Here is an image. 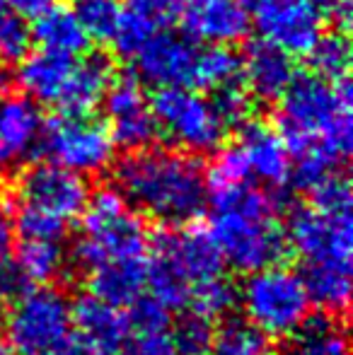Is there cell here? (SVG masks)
Returning a JSON list of instances; mask_svg holds the SVG:
<instances>
[{"label":"cell","mask_w":353,"mask_h":355,"mask_svg":"<svg viewBox=\"0 0 353 355\" xmlns=\"http://www.w3.org/2000/svg\"><path fill=\"white\" fill-rule=\"evenodd\" d=\"M5 85H8V73H5L3 63H0V92L5 89Z\"/></svg>","instance_id":"60d3db41"},{"label":"cell","mask_w":353,"mask_h":355,"mask_svg":"<svg viewBox=\"0 0 353 355\" xmlns=\"http://www.w3.org/2000/svg\"><path fill=\"white\" fill-rule=\"evenodd\" d=\"M157 136L189 155L213 153L223 145L227 128L208 97L189 87H160L150 99Z\"/></svg>","instance_id":"7c38bea8"},{"label":"cell","mask_w":353,"mask_h":355,"mask_svg":"<svg viewBox=\"0 0 353 355\" xmlns=\"http://www.w3.org/2000/svg\"><path fill=\"white\" fill-rule=\"evenodd\" d=\"M24 19H37L39 15H44L49 8L58 3V0H8Z\"/></svg>","instance_id":"d590c367"},{"label":"cell","mask_w":353,"mask_h":355,"mask_svg":"<svg viewBox=\"0 0 353 355\" xmlns=\"http://www.w3.org/2000/svg\"><path fill=\"white\" fill-rule=\"evenodd\" d=\"M286 355H349V338L334 317H307Z\"/></svg>","instance_id":"603a6c76"},{"label":"cell","mask_w":353,"mask_h":355,"mask_svg":"<svg viewBox=\"0 0 353 355\" xmlns=\"http://www.w3.org/2000/svg\"><path fill=\"white\" fill-rule=\"evenodd\" d=\"M310 5H315L317 10H320L322 15H329L332 10H334V5L339 3V0H307Z\"/></svg>","instance_id":"f35d334b"},{"label":"cell","mask_w":353,"mask_h":355,"mask_svg":"<svg viewBox=\"0 0 353 355\" xmlns=\"http://www.w3.org/2000/svg\"><path fill=\"white\" fill-rule=\"evenodd\" d=\"M295 75L291 53L261 39L250 44L245 56H240V80L252 99H259V102H278Z\"/></svg>","instance_id":"d6986e66"},{"label":"cell","mask_w":353,"mask_h":355,"mask_svg":"<svg viewBox=\"0 0 353 355\" xmlns=\"http://www.w3.org/2000/svg\"><path fill=\"white\" fill-rule=\"evenodd\" d=\"M39 150L49 162L87 177L114 162L117 145L107 123L92 114H58L42 126Z\"/></svg>","instance_id":"4fadbf2b"},{"label":"cell","mask_w":353,"mask_h":355,"mask_svg":"<svg viewBox=\"0 0 353 355\" xmlns=\"http://www.w3.org/2000/svg\"><path fill=\"white\" fill-rule=\"evenodd\" d=\"M29 288H34V285L24 276V271L19 268V263L15 261V257L3 254V257H0V300H3L5 304L15 302V300L27 293Z\"/></svg>","instance_id":"e575fe53"},{"label":"cell","mask_w":353,"mask_h":355,"mask_svg":"<svg viewBox=\"0 0 353 355\" xmlns=\"http://www.w3.org/2000/svg\"><path fill=\"white\" fill-rule=\"evenodd\" d=\"M252 27L261 42L291 53L305 56L325 34V15L307 0H252Z\"/></svg>","instance_id":"5bb4252c"},{"label":"cell","mask_w":353,"mask_h":355,"mask_svg":"<svg viewBox=\"0 0 353 355\" xmlns=\"http://www.w3.org/2000/svg\"><path fill=\"white\" fill-rule=\"evenodd\" d=\"M211 232L225 266L240 273L281 263L288 252L276 193L250 182H208Z\"/></svg>","instance_id":"3957f363"},{"label":"cell","mask_w":353,"mask_h":355,"mask_svg":"<svg viewBox=\"0 0 353 355\" xmlns=\"http://www.w3.org/2000/svg\"><path fill=\"white\" fill-rule=\"evenodd\" d=\"M3 317H5V302L0 300V319H3Z\"/></svg>","instance_id":"b9f144b4"},{"label":"cell","mask_w":353,"mask_h":355,"mask_svg":"<svg viewBox=\"0 0 353 355\" xmlns=\"http://www.w3.org/2000/svg\"><path fill=\"white\" fill-rule=\"evenodd\" d=\"M225 276V261L208 227L184 225L160 232L148 249L146 288L157 304L187 309L193 290Z\"/></svg>","instance_id":"8992f818"},{"label":"cell","mask_w":353,"mask_h":355,"mask_svg":"<svg viewBox=\"0 0 353 355\" xmlns=\"http://www.w3.org/2000/svg\"><path fill=\"white\" fill-rule=\"evenodd\" d=\"M245 319L266 338H291L310 317V295L300 273L281 263L247 273L237 290Z\"/></svg>","instance_id":"9c48e42d"},{"label":"cell","mask_w":353,"mask_h":355,"mask_svg":"<svg viewBox=\"0 0 353 355\" xmlns=\"http://www.w3.org/2000/svg\"><path fill=\"white\" fill-rule=\"evenodd\" d=\"M117 355H179L167 329L162 331H131Z\"/></svg>","instance_id":"836d02e7"},{"label":"cell","mask_w":353,"mask_h":355,"mask_svg":"<svg viewBox=\"0 0 353 355\" xmlns=\"http://www.w3.org/2000/svg\"><path fill=\"white\" fill-rule=\"evenodd\" d=\"M211 336H213L211 322L193 312L184 314L170 334L179 355H206L208 346H211Z\"/></svg>","instance_id":"4dcf8cb0"},{"label":"cell","mask_w":353,"mask_h":355,"mask_svg":"<svg viewBox=\"0 0 353 355\" xmlns=\"http://www.w3.org/2000/svg\"><path fill=\"white\" fill-rule=\"evenodd\" d=\"M73 336V302L56 288H29L5 314V341L15 355H56Z\"/></svg>","instance_id":"8fae6325"},{"label":"cell","mask_w":353,"mask_h":355,"mask_svg":"<svg viewBox=\"0 0 353 355\" xmlns=\"http://www.w3.org/2000/svg\"><path fill=\"white\" fill-rule=\"evenodd\" d=\"M153 34V29L148 27L146 22L136 17L133 12H128L126 8H121V15H119V22L112 32V39L109 44L114 46V51L123 58H133V53L146 44V39Z\"/></svg>","instance_id":"d6a6232c"},{"label":"cell","mask_w":353,"mask_h":355,"mask_svg":"<svg viewBox=\"0 0 353 355\" xmlns=\"http://www.w3.org/2000/svg\"><path fill=\"white\" fill-rule=\"evenodd\" d=\"M208 102L216 109L218 119H221L227 131L242 128L245 123H250L252 114H255V99L245 89L242 80H235V83H227L211 89L208 92Z\"/></svg>","instance_id":"4316f807"},{"label":"cell","mask_w":353,"mask_h":355,"mask_svg":"<svg viewBox=\"0 0 353 355\" xmlns=\"http://www.w3.org/2000/svg\"><path fill=\"white\" fill-rule=\"evenodd\" d=\"M32 32L29 24L8 0H0V63H12L27 56Z\"/></svg>","instance_id":"83f0119b"},{"label":"cell","mask_w":353,"mask_h":355,"mask_svg":"<svg viewBox=\"0 0 353 355\" xmlns=\"http://www.w3.org/2000/svg\"><path fill=\"white\" fill-rule=\"evenodd\" d=\"M237 300V290L232 288V283L227 281V276L216 278V281L201 285V288L193 290L191 300H189L187 312H193L203 319H221L225 317L232 309Z\"/></svg>","instance_id":"f1b7e54d"},{"label":"cell","mask_w":353,"mask_h":355,"mask_svg":"<svg viewBox=\"0 0 353 355\" xmlns=\"http://www.w3.org/2000/svg\"><path fill=\"white\" fill-rule=\"evenodd\" d=\"M29 32H32V39L44 51L83 56L89 49V37L85 27L78 19L76 10L66 8V5L56 3L44 15H39L32 27H29Z\"/></svg>","instance_id":"44dd1931"},{"label":"cell","mask_w":353,"mask_h":355,"mask_svg":"<svg viewBox=\"0 0 353 355\" xmlns=\"http://www.w3.org/2000/svg\"><path fill=\"white\" fill-rule=\"evenodd\" d=\"M76 15L89 39L109 42L119 22L121 8H119L117 0H78Z\"/></svg>","instance_id":"f546056e"},{"label":"cell","mask_w":353,"mask_h":355,"mask_svg":"<svg viewBox=\"0 0 353 355\" xmlns=\"http://www.w3.org/2000/svg\"><path fill=\"white\" fill-rule=\"evenodd\" d=\"M196 42L187 34H177L170 29L153 32L141 49L133 53V78L141 85L153 87H189L193 89L196 73Z\"/></svg>","instance_id":"9a60e30c"},{"label":"cell","mask_w":353,"mask_h":355,"mask_svg":"<svg viewBox=\"0 0 353 355\" xmlns=\"http://www.w3.org/2000/svg\"><path fill=\"white\" fill-rule=\"evenodd\" d=\"M17 85L24 97L58 114H89L102 104L109 85L114 83V63L102 53H66L44 51L19 58Z\"/></svg>","instance_id":"52a82bcc"},{"label":"cell","mask_w":353,"mask_h":355,"mask_svg":"<svg viewBox=\"0 0 353 355\" xmlns=\"http://www.w3.org/2000/svg\"><path fill=\"white\" fill-rule=\"evenodd\" d=\"M89 198L87 179L53 162H37L17 179L15 227L22 239L63 242Z\"/></svg>","instance_id":"ba28073f"},{"label":"cell","mask_w":353,"mask_h":355,"mask_svg":"<svg viewBox=\"0 0 353 355\" xmlns=\"http://www.w3.org/2000/svg\"><path fill=\"white\" fill-rule=\"evenodd\" d=\"M307 193L310 203L288 218L286 244L300 261L298 273L310 302L329 314H341L351 300V187L346 177L334 174Z\"/></svg>","instance_id":"7a4b0ae2"},{"label":"cell","mask_w":353,"mask_h":355,"mask_svg":"<svg viewBox=\"0 0 353 355\" xmlns=\"http://www.w3.org/2000/svg\"><path fill=\"white\" fill-rule=\"evenodd\" d=\"M206 355H271L268 338L245 317H227L213 329Z\"/></svg>","instance_id":"cb8c5ba5"},{"label":"cell","mask_w":353,"mask_h":355,"mask_svg":"<svg viewBox=\"0 0 353 355\" xmlns=\"http://www.w3.org/2000/svg\"><path fill=\"white\" fill-rule=\"evenodd\" d=\"M184 34L203 46H235L252 29L242 0H187L182 10Z\"/></svg>","instance_id":"e0dca14e"},{"label":"cell","mask_w":353,"mask_h":355,"mask_svg":"<svg viewBox=\"0 0 353 355\" xmlns=\"http://www.w3.org/2000/svg\"><path fill=\"white\" fill-rule=\"evenodd\" d=\"M80 218L83 230L73 257L87 276L148 263L150 239L146 223L117 187H104L89 193Z\"/></svg>","instance_id":"5b68a950"},{"label":"cell","mask_w":353,"mask_h":355,"mask_svg":"<svg viewBox=\"0 0 353 355\" xmlns=\"http://www.w3.org/2000/svg\"><path fill=\"white\" fill-rule=\"evenodd\" d=\"M0 355H15L12 348H10V343L5 341V336H0Z\"/></svg>","instance_id":"ab89813d"},{"label":"cell","mask_w":353,"mask_h":355,"mask_svg":"<svg viewBox=\"0 0 353 355\" xmlns=\"http://www.w3.org/2000/svg\"><path fill=\"white\" fill-rule=\"evenodd\" d=\"M184 3L187 0H128L126 10L136 15L141 22H146L153 32H160L179 22Z\"/></svg>","instance_id":"1f68e13d"},{"label":"cell","mask_w":353,"mask_h":355,"mask_svg":"<svg viewBox=\"0 0 353 355\" xmlns=\"http://www.w3.org/2000/svg\"><path fill=\"white\" fill-rule=\"evenodd\" d=\"M208 182H250L278 193L293 182V157L276 128L250 121L240 128L232 145L216 155Z\"/></svg>","instance_id":"30bf717a"},{"label":"cell","mask_w":353,"mask_h":355,"mask_svg":"<svg viewBox=\"0 0 353 355\" xmlns=\"http://www.w3.org/2000/svg\"><path fill=\"white\" fill-rule=\"evenodd\" d=\"M307 63H310V71L325 80L332 83H341V80H349L351 71V44L346 32H332L322 34L317 39V44L305 53Z\"/></svg>","instance_id":"d4e9b609"},{"label":"cell","mask_w":353,"mask_h":355,"mask_svg":"<svg viewBox=\"0 0 353 355\" xmlns=\"http://www.w3.org/2000/svg\"><path fill=\"white\" fill-rule=\"evenodd\" d=\"M240 80V56L232 46H203L196 56L193 89H216L221 85Z\"/></svg>","instance_id":"484cf974"},{"label":"cell","mask_w":353,"mask_h":355,"mask_svg":"<svg viewBox=\"0 0 353 355\" xmlns=\"http://www.w3.org/2000/svg\"><path fill=\"white\" fill-rule=\"evenodd\" d=\"M73 331L102 351L117 355L131 329L126 309L114 307L94 295H85L73 304Z\"/></svg>","instance_id":"ffe728a7"},{"label":"cell","mask_w":353,"mask_h":355,"mask_svg":"<svg viewBox=\"0 0 353 355\" xmlns=\"http://www.w3.org/2000/svg\"><path fill=\"white\" fill-rule=\"evenodd\" d=\"M117 189L138 213L172 225H187L208 203V177L201 159L182 150L143 148L128 153L114 169Z\"/></svg>","instance_id":"277c9868"},{"label":"cell","mask_w":353,"mask_h":355,"mask_svg":"<svg viewBox=\"0 0 353 355\" xmlns=\"http://www.w3.org/2000/svg\"><path fill=\"white\" fill-rule=\"evenodd\" d=\"M42 114L27 97H0V177L10 174L39 148Z\"/></svg>","instance_id":"ac0fdd59"},{"label":"cell","mask_w":353,"mask_h":355,"mask_svg":"<svg viewBox=\"0 0 353 355\" xmlns=\"http://www.w3.org/2000/svg\"><path fill=\"white\" fill-rule=\"evenodd\" d=\"M10 237H12V215H10V208H8V203H5V198L0 196V257L8 254Z\"/></svg>","instance_id":"74e56055"},{"label":"cell","mask_w":353,"mask_h":355,"mask_svg":"<svg viewBox=\"0 0 353 355\" xmlns=\"http://www.w3.org/2000/svg\"><path fill=\"white\" fill-rule=\"evenodd\" d=\"M102 104L107 114L104 123L117 148L133 153L148 148L157 138L150 99L146 97V89L136 78H114Z\"/></svg>","instance_id":"2e32d148"},{"label":"cell","mask_w":353,"mask_h":355,"mask_svg":"<svg viewBox=\"0 0 353 355\" xmlns=\"http://www.w3.org/2000/svg\"><path fill=\"white\" fill-rule=\"evenodd\" d=\"M56 355H112V353L102 351L99 346H94V343L85 341L83 336L73 334V336L66 341V346H63Z\"/></svg>","instance_id":"8d00e7d4"},{"label":"cell","mask_w":353,"mask_h":355,"mask_svg":"<svg viewBox=\"0 0 353 355\" xmlns=\"http://www.w3.org/2000/svg\"><path fill=\"white\" fill-rule=\"evenodd\" d=\"M15 261L32 285H49L66 273L68 257L63 242L53 239H22Z\"/></svg>","instance_id":"7402d4cb"},{"label":"cell","mask_w":353,"mask_h":355,"mask_svg":"<svg viewBox=\"0 0 353 355\" xmlns=\"http://www.w3.org/2000/svg\"><path fill=\"white\" fill-rule=\"evenodd\" d=\"M349 80L332 83L315 73L295 75L278 99L276 131L293 157V182L310 191L320 182L341 174L351 155Z\"/></svg>","instance_id":"6da1fadb"}]
</instances>
